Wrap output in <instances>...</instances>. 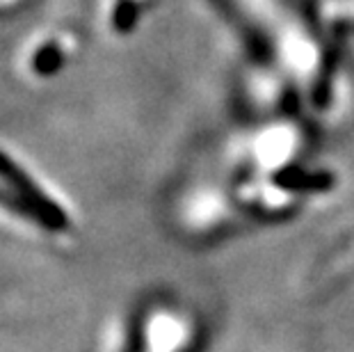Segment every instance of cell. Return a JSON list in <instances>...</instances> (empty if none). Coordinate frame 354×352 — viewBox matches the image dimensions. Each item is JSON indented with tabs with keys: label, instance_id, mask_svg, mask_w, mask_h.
I'll return each mask as SVG.
<instances>
[{
	"label": "cell",
	"instance_id": "1",
	"mask_svg": "<svg viewBox=\"0 0 354 352\" xmlns=\"http://www.w3.org/2000/svg\"><path fill=\"white\" fill-rule=\"evenodd\" d=\"M270 53L299 82L322 76L325 50L295 0H227Z\"/></svg>",
	"mask_w": 354,
	"mask_h": 352
},
{
	"label": "cell",
	"instance_id": "2",
	"mask_svg": "<svg viewBox=\"0 0 354 352\" xmlns=\"http://www.w3.org/2000/svg\"><path fill=\"white\" fill-rule=\"evenodd\" d=\"M0 201L12 206L14 211L35 220L39 227L59 231L66 229L69 215H66L55 199H50L44 192L32 176L21 167V165L10 158L5 151H0Z\"/></svg>",
	"mask_w": 354,
	"mask_h": 352
},
{
	"label": "cell",
	"instance_id": "3",
	"mask_svg": "<svg viewBox=\"0 0 354 352\" xmlns=\"http://www.w3.org/2000/svg\"><path fill=\"white\" fill-rule=\"evenodd\" d=\"M318 10L329 26L354 28V0H320Z\"/></svg>",
	"mask_w": 354,
	"mask_h": 352
}]
</instances>
